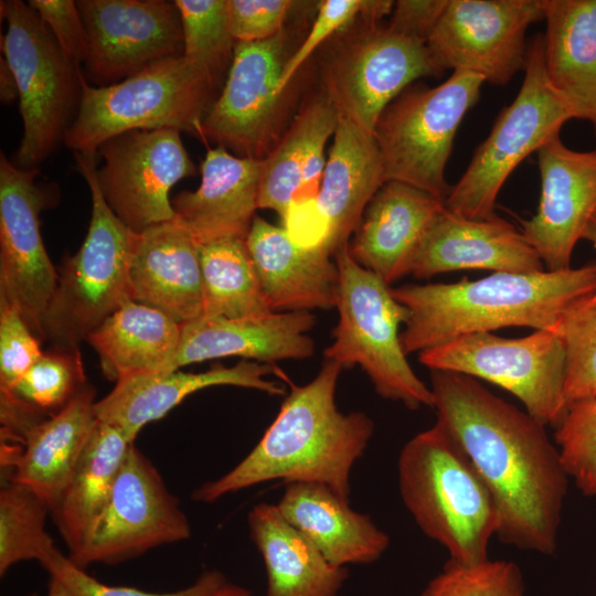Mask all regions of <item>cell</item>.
Returning a JSON list of instances; mask_svg holds the SVG:
<instances>
[{"mask_svg": "<svg viewBox=\"0 0 596 596\" xmlns=\"http://www.w3.org/2000/svg\"><path fill=\"white\" fill-rule=\"evenodd\" d=\"M483 83L476 74L455 71L435 87L408 86L384 109L374 138L386 182H403L446 201L445 168L454 139Z\"/></svg>", "mask_w": 596, "mask_h": 596, "instance_id": "9c48e42d", "label": "cell"}, {"mask_svg": "<svg viewBox=\"0 0 596 596\" xmlns=\"http://www.w3.org/2000/svg\"><path fill=\"white\" fill-rule=\"evenodd\" d=\"M96 155L74 152L92 198V215L84 242L67 258L45 311L44 339L54 348L78 344L129 298L128 272L138 233L108 206L97 182Z\"/></svg>", "mask_w": 596, "mask_h": 596, "instance_id": "52a82bcc", "label": "cell"}, {"mask_svg": "<svg viewBox=\"0 0 596 596\" xmlns=\"http://www.w3.org/2000/svg\"><path fill=\"white\" fill-rule=\"evenodd\" d=\"M295 3L290 0H227L232 36L236 42L273 38L286 26V19Z\"/></svg>", "mask_w": 596, "mask_h": 596, "instance_id": "f6af8a7d", "label": "cell"}, {"mask_svg": "<svg viewBox=\"0 0 596 596\" xmlns=\"http://www.w3.org/2000/svg\"><path fill=\"white\" fill-rule=\"evenodd\" d=\"M342 368L324 360L307 384H291L280 409L257 445L222 477L202 483L191 494L211 503L258 483L283 480L318 482L349 501L350 473L374 432L363 412L342 413L336 391Z\"/></svg>", "mask_w": 596, "mask_h": 596, "instance_id": "7a4b0ae2", "label": "cell"}, {"mask_svg": "<svg viewBox=\"0 0 596 596\" xmlns=\"http://www.w3.org/2000/svg\"><path fill=\"white\" fill-rule=\"evenodd\" d=\"M50 507L31 489L4 480L0 490V575L21 561L42 562L55 549L45 531Z\"/></svg>", "mask_w": 596, "mask_h": 596, "instance_id": "d590c367", "label": "cell"}, {"mask_svg": "<svg viewBox=\"0 0 596 596\" xmlns=\"http://www.w3.org/2000/svg\"><path fill=\"white\" fill-rule=\"evenodd\" d=\"M191 536L179 500L152 462L131 444L109 499L77 553L78 567L114 565Z\"/></svg>", "mask_w": 596, "mask_h": 596, "instance_id": "5bb4252c", "label": "cell"}, {"mask_svg": "<svg viewBox=\"0 0 596 596\" xmlns=\"http://www.w3.org/2000/svg\"><path fill=\"white\" fill-rule=\"evenodd\" d=\"M200 262L204 317L245 318L273 312L244 238L200 245Z\"/></svg>", "mask_w": 596, "mask_h": 596, "instance_id": "e575fe53", "label": "cell"}, {"mask_svg": "<svg viewBox=\"0 0 596 596\" xmlns=\"http://www.w3.org/2000/svg\"><path fill=\"white\" fill-rule=\"evenodd\" d=\"M247 523L265 564L266 596L338 595L349 576L348 570L330 564L276 504L254 505Z\"/></svg>", "mask_w": 596, "mask_h": 596, "instance_id": "4dcf8cb0", "label": "cell"}, {"mask_svg": "<svg viewBox=\"0 0 596 596\" xmlns=\"http://www.w3.org/2000/svg\"><path fill=\"white\" fill-rule=\"evenodd\" d=\"M95 390L87 386L62 411L33 426L21 441L1 446L4 480L23 485L52 511L98 423Z\"/></svg>", "mask_w": 596, "mask_h": 596, "instance_id": "484cf974", "label": "cell"}, {"mask_svg": "<svg viewBox=\"0 0 596 596\" xmlns=\"http://www.w3.org/2000/svg\"><path fill=\"white\" fill-rule=\"evenodd\" d=\"M579 305L567 315L560 331L566 350L567 407L596 397V311Z\"/></svg>", "mask_w": 596, "mask_h": 596, "instance_id": "b9f144b4", "label": "cell"}, {"mask_svg": "<svg viewBox=\"0 0 596 596\" xmlns=\"http://www.w3.org/2000/svg\"><path fill=\"white\" fill-rule=\"evenodd\" d=\"M8 23L1 49L18 84L23 131L12 161L38 168L64 141L82 97L81 67L62 52L50 29L29 3L0 2Z\"/></svg>", "mask_w": 596, "mask_h": 596, "instance_id": "ba28073f", "label": "cell"}, {"mask_svg": "<svg viewBox=\"0 0 596 596\" xmlns=\"http://www.w3.org/2000/svg\"><path fill=\"white\" fill-rule=\"evenodd\" d=\"M306 116L300 109L275 149L263 159L258 209L275 211L285 219L302 181Z\"/></svg>", "mask_w": 596, "mask_h": 596, "instance_id": "74e56055", "label": "cell"}, {"mask_svg": "<svg viewBox=\"0 0 596 596\" xmlns=\"http://www.w3.org/2000/svg\"><path fill=\"white\" fill-rule=\"evenodd\" d=\"M394 4L395 2L390 0L320 1L308 34L284 67L279 81V92L284 93L288 89L304 63L331 35L343 30L358 18L379 22L384 15L392 13Z\"/></svg>", "mask_w": 596, "mask_h": 596, "instance_id": "60d3db41", "label": "cell"}, {"mask_svg": "<svg viewBox=\"0 0 596 596\" xmlns=\"http://www.w3.org/2000/svg\"><path fill=\"white\" fill-rule=\"evenodd\" d=\"M445 202L398 181L372 198L349 242L351 257L387 285L411 274L413 259Z\"/></svg>", "mask_w": 596, "mask_h": 596, "instance_id": "7402d4cb", "label": "cell"}, {"mask_svg": "<svg viewBox=\"0 0 596 596\" xmlns=\"http://www.w3.org/2000/svg\"><path fill=\"white\" fill-rule=\"evenodd\" d=\"M42 354L41 339L20 311L0 302V391L11 390Z\"/></svg>", "mask_w": 596, "mask_h": 596, "instance_id": "ee69618b", "label": "cell"}, {"mask_svg": "<svg viewBox=\"0 0 596 596\" xmlns=\"http://www.w3.org/2000/svg\"><path fill=\"white\" fill-rule=\"evenodd\" d=\"M418 596H525L521 568L513 561L462 565L448 561Z\"/></svg>", "mask_w": 596, "mask_h": 596, "instance_id": "f35d334b", "label": "cell"}, {"mask_svg": "<svg viewBox=\"0 0 596 596\" xmlns=\"http://www.w3.org/2000/svg\"><path fill=\"white\" fill-rule=\"evenodd\" d=\"M354 22L322 62V92L340 118L374 135L384 109L413 82L443 73L425 42L377 22Z\"/></svg>", "mask_w": 596, "mask_h": 596, "instance_id": "8fae6325", "label": "cell"}, {"mask_svg": "<svg viewBox=\"0 0 596 596\" xmlns=\"http://www.w3.org/2000/svg\"><path fill=\"white\" fill-rule=\"evenodd\" d=\"M554 438L568 477L596 497V397L570 406Z\"/></svg>", "mask_w": 596, "mask_h": 596, "instance_id": "ab89813d", "label": "cell"}, {"mask_svg": "<svg viewBox=\"0 0 596 596\" xmlns=\"http://www.w3.org/2000/svg\"><path fill=\"white\" fill-rule=\"evenodd\" d=\"M595 291L596 265L561 272L493 273L476 280L392 288L408 311L400 336L406 355L504 327L560 334L567 315Z\"/></svg>", "mask_w": 596, "mask_h": 596, "instance_id": "3957f363", "label": "cell"}, {"mask_svg": "<svg viewBox=\"0 0 596 596\" xmlns=\"http://www.w3.org/2000/svg\"><path fill=\"white\" fill-rule=\"evenodd\" d=\"M30 596H36V595H35V594H33V595H30Z\"/></svg>", "mask_w": 596, "mask_h": 596, "instance_id": "9f6ffc18", "label": "cell"}, {"mask_svg": "<svg viewBox=\"0 0 596 596\" xmlns=\"http://www.w3.org/2000/svg\"><path fill=\"white\" fill-rule=\"evenodd\" d=\"M448 0H398L387 24L392 30L426 43Z\"/></svg>", "mask_w": 596, "mask_h": 596, "instance_id": "7dc6e473", "label": "cell"}, {"mask_svg": "<svg viewBox=\"0 0 596 596\" xmlns=\"http://www.w3.org/2000/svg\"><path fill=\"white\" fill-rule=\"evenodd\" d=\"M541 20L543 0H448L426 46L440 73L465 71L505 85L524 70L525 32Z\"/></svg>", "mask_w": 596, "mask_h": 596, "instance_id": "9a60e30c", "label": "cell"}, {"mask_svg": "<svg viewBox=\"0 0 596 596\" xmlns=\"http://www.w3.org/2000/svg\"><path fill=\"white\" fill-rule=\"evenodd\" d=\"M263 160L231 155L225 148L209 149L201 164V184L177 194L175 216L199 245L244 238L258 209Z\"/></svg>", "mask_w": 596, "mask_h": 596, "instance_id": "4316f807", "label": "cell"}, {"mask_svg": "<svg viewBox=\"0 0 596 596\" xmlns=\"http://www.w3.org/2000/svg\"><path fill=\"white\" fill-rule=\"evenodd\" d=\"M590 123L593 124L594 132H595V137H596V116L590 119Z\"/></svg>", "mask_w": 596, "mask_h": 596, "instance_id": "11a10c76", "label": "cell"}, {"mask_svg": "<svg viewBox=\"0 0 596 596\" xmlns=\"http://www.w3.org/2000/svg\"><path fill=\"white\" fill-rule=\"evenodd\" d=\"M40 564L50 576L58 579L73 596H213L226 578L219 571H206L190 586L168 593H152L129 586H114L99 582L76 566L58 549L51 551Z\"/></svg>", "mask_w": 596, "mask_h": 596, "instance_id": "7bdbcfd3", "label": "cell"}, {"mask_svg": "<svg viewBox=\"0 0 596 596\" xmlns=\"http://www.w3.org/2000/svg\"><path fill=\"white\" fill-rule=\"evenodd\" d=\"M418 361L432 371L461 373L507 390L545 426L556 428L567 413L566 350L556 332L535 330L522 338L466 334L418 353Z\"/></svg>", "mask_w": 596, "mask_h": 596, "instance_id": "7c38bea8", "label": "cell"}, {"mask_svg": "<svg viewBox=\"0 0 596 596\" xmlns=\"http://www.w3.org/2000/svg\"><path fill=\"white\" fill-rule=\"evenodd\" d=\"M582 238L588 241L596 248V211L592 215Z\"/></svg>", "mask_w": 596, "mask_h": 596, "instance_id": "f5cc1de1", "label": "cell"}, {"mask_svg": "<svg viewBox=\"0 0 596 596\" xmlns=\"http://www.w3.org/2000/svg\"><path fill=\"white\" fill-rule=\"evenodd\" d=\"M579 306L585 310L596 311V291L583 300Z\"/></svg>", "mask_w": 596, "mask_h": 596, "instance_id": "db71d44e", "label": "cell"}, {"mask_svg": "<svg viewBox=\"0 0 596 596\" xmlns=\"http://www.w3.org/2000/svg\"><path fill=\"white\" fill-rule=\"evenodd\" d=\"M246 245L273 312L337 307L339 270L324 246L296 244L281 226L255 216Z\"/></svg>", "mask_w": 596, "mask_h": 596, "instance_id": "d4e9b609", "label": "cell"}, {"mask_svg": "<svg viewBox=\"0 0 596 596\" xmlns=\"http://www.w3.org/2000/svg\"><path fill=\"white\" fill-rule=\"evenodd\" d=\"M0 98L2 103L19 98L15 76L3 56L0 60Z\"/></svg>", "mask_w": 596, "mask_h": 596, "instance_id": "681fc988", "label": "cell"}, {"mask_svg": "<svg viewBox=\"0 0 596 596\" xmlns=\"http://www.w3.org/2000/svg\"><path fill=\"white\" fill-rule=\"evenodd\" d=\"M87 386L78 349L54 348L9 391H0L1 429L24 434L66 407Z\"/></svg>", "mask_w": 596, "mask_h": 596, "instance_id": "836d02e7", "label": "cell"}, {"mask_svg": "<svg viewBox=\"0 0 596 596\" xmlns=\"http://www.w3.org/2000/svg\"><path fill=\"white\" fill-rule=\"evenodd\" d=\"M574 119L551 87L543 53V35L526 51L524 78L514 100L498 116L487 139L458 182L450 188L446 210L455 215L490 220L497 216V196L513 170Z\"/></svg>", "mask_w": 596, "mask_h": 596, "instance_id": "30bf717a", "label": "cell"}, {"mask_svg": "<svg viewBox=\"0 0 596 596\" xmlns=\"http://www.w3.org/2000/svg\"><path fill=\"white\" fill-rule=\"evenodd\" d=\"M284 518L337 566L370 564L390 545L389 535L349 501L318 482L287 483L276 504Z\"/></svg>", "mask_w": 596, "mask_h": 596, "instance_id": "83f0119b", "label": "cell"}, {"mask_svg": "<svg viewBox=\"0 0 596 596\" xmlns=\"http://www.w3.org/2000/svg\"><path fill=\"white\" fill-rule=\"evenodd\" d=\"M39 168L22 169L0 156V302L14 306L31 330L44 340L43 318L58 273L40 230L49 200L35 179Z\"/></svg>", "mask_w": 596, "mask_h": 596, "instance_id": "e0dca14e", "label": "cell"}, {"mask_svg": "<svg viewBox=\"0 0 596 596\" xmlns=\"http://www.w3.org/2000/svg\"><path fill=\"white\" fill-rule=\"evenodd\" d=\"M316 326L310 311L270 312L245 318L200 317L181 324L178 350L161 372L224 356L260 363L305 360L316 351L308 332Z\"/></svg>", "mask_w": 596, "mask_h": 596, "instance_id": "ffe728a7", "label": "cell"}, {"mask_svg": "<svg viewBox=\"0 0 596 596\" xmlns=\"http://www.w3.org/2000/svg\"><path fill=\"white\" fill-rule=\"evenodd\" d=\"M134 444L118 427L99 422L51 511L54 523L74 555L103 512L124 458Z\"/></svg>", "mask_w": 596, "mask_h": 596, "instance_id": "d6a6232c", "label": "cell"}, {"mask_svg": "<svg viewBox=\"0 0 596 596\" xmlns=\"http://www.w3.org/2000/svg\"><path fill=\"white\" fill-rule=\"evenodd\" d=\"M400 493L419 529L440 544L449 561H487L499 526L494 501L459 444L440 425L411 438L398 464Z\"/></svg>", "mask_w": 596, "mask_h": 596, "instance_id": "277c9868", "label": "cell"}, {"mask_svg": "<svg viewBox=\"0 0 596 596\" xmlns=\"http://www.w3.org/2000/svg\"><path fill=\"white\" fill-rule=\"evenodd\" d=\"M183 29V57L220 86L233 61L227 0H175Z\"/></svg>", "mask_w": 596, "mask_h": 596, "instance_id": "8d00e7d4", "label": "cell"}, {"mask_svg": "<svg viewBox=\"0 0 596 596\" xmlns=\"http://www.w3.org/2000/svg\"><path fill=\"white\" fill-rule=\"evenodd\" d=\"M181 339V323L164 312L127 298L87 338L104 375L118 382L163 371Z\"/></svg>", "mask_w": 596, "mask_h": 596, "instance_id": "1f68e13d", "label": "cell"}, {"mask_svg": "<svg viewBox=\"0 0 596 596\" xmlns=\"http://www.w3.org/2000/svg\"><path fill=\"white\" fill-rule=\"evenodd\" d=\"M536 153L541 198L536 213L523 222L522 234L545 270H566L596 211V149L572 150L556 135Z\"/></svg>", "mask_w": 596, "mask_h": 596, "instance_id": "d6986e66", "label": "cell"}, {"mask_svg": "<svg viewBox=\"0 0 596 596\" xmlns=\"http://www.w3.org/2000/svg\"><path fill=\"white\" fill-rule=\"evenodd\" d=\"M128 295L181 324L203 316L200 245L177 216L138 233Z\"/></svg>", "mask_w": 596, "mask_h": 596, "instance_id": "603a6c76", "label": "cell"}, {"mask_svg": "<svg viewBox=\"0 0 596 596\" xmlns=\"http://www.w3.org/2000/svg\"><path fill=\"white\" fill-rule=\"evenodd\" d=\"M213 596H252V592L246 587L227 582Z\"/></svg>", "mask_w": 596, "mask_h": 596, "instance_id": "f907efd6", "label": "cell"}, {"mask_svg": "<svg viewBox=\"0 0 596 596\" xmlns=\"http://www.w3.org/2000/svg\"><path fill=\"white\" fill-rule=\"evenodd\" d=\"M46 596H73V595L58 579L51 576Z\"/></svg>", "mask_w": 596, "mask_h": 596, "instance_id": "816d5d0a", "label": "cell"}, {"mask_svg": "<svg viewBox=\"0 0 596 596\" xmlns=\"http://www.w3.org/2000/svg\"><path fill=\"white\" fill-rule=\"evenodd\" d=\"M283 225L289 237L299 246L326 247L329 224L316 199L290 204Z\"/></svg>", "mask_w": 596, "mask_h": 596, "instance_id": "c3c4849f", "label": "cell"}, {"mask_svg": "<svg viewBox=\"0 0 596 596\" xmlns=\"http://www.w3.org/2000/svg\"><path fill=\"white\" fill-rule=\"evenodd\" d=\"M175 129L130 130L104 141L97 182L108 206L132 232L173 220L169 192L196 168Z\"/></svg>", "mask_w": 596, "mask_h": 596, "instance_id": "2e32d148", "label": "cell"}, {"mask_svg": "<svg viewBox=\"0 0 596 596\" xmlns=\"http://www.w3.org/2000/svg\"><path fill=\"white\" fill-rule=\"evenodd\" d=\"M28 3L50 29L63 54L79 67L85 64L88 40L76 1L30 0Z\"/></svg>", "mask_w": 596, "mask_h": 596, "instance_id": "bcb514c9", "label": "cell"}, {"mask_svg": "<svg viewBox=\"0 0 596 596\" xmlns=\"http://www.w3.org/2000/svg\"><path fill=\"white\" fill-rule=\"evenodd\" d=\"M216 83L183 55L158 61L113 85L82 78L77 114L64 143L96 155L107 139L130 130L175 129L202 138V123L215 102Z\"/></svg>", "mask_w": 596, "mask_h": 596, "instance_id": "5b68a950", "label": "cell"}, {"mask_svg": "<svg viewBox=\"0 0 596 596\" xmlns=\"http://www.w3.org/2000/svg\"><path fill=\"white\" fill-rule=\"evenodd\" d=\"M544 67L574 118L596 116V0H543Z\"/></svg>", "mask_w": 596, "mask_h": 596, "instance_id": "f546056e", "label": "cell"}, {"mask_svg": "<svg viewBox=\"0 0 596 596\" xmlns=\"http://www.w3.org/2000/svg\"><path fill=\"white\" fill-rule=\"evenodd\" d=\"M333 258L339 270V319L324 360L342 369L359 365L383 398L414 411L434 407L430 387L413 371L401 343L400 326L407 321V309L390 285L351 257L349 244Z\"/></svg>", "mask_w": 596, "mask_h": 596, "instance_id": "8992f818", "label": "cell"}, {"mask_svg": "<svg viewBox=\"0 0 596 596\" xmlns=\"http://www.w3.org/2000/svg\"><path fill=\"white\" fill-rule=\"evenodd\" d=\"M275 372L272 364L244 360L230 368L214 366L200 373L175 370L134 375L116 382L104 398L96 401L95 413L99 422L118 427L134 441L145 425L206 387L232 385L283 395L285 386L267 379Z\"/></svg>", "mask_w": 596, "mask_h": 596, "instance_id": "44dd1931", "label": "cell"}, {"mask_svg": "<svg viewBox=\"0 0 596 596\" xmlns=\"http://www.w3.org/2000/svg\"><path fill=\"white\" fill-rule=\"evenodd\" d=\"M430 382L436 423L462 448L494 501L496 535L553 555L570 477L545 425L469 375L433 370Z\"/></svg>", "mask_w": 596, "mask_h": 596, "instance_id": "6da1fadb", "label": "cell"}, {"mask_svg": "<svg viewBox=\"0 0 596 596\" xmlns=\"http://www.w3.org/2000/svg\"><path fill=\"white\" fill-rule=\"evenodd\" d=\"M285 26L270 39L237 41L225 84L202 123V140L242 158L265 159L278 145L288 109L279 92L284 67L294 53Z\"/></svg>", "mask_w": 596, "mask_h": 596, "instance_id": "4fadbf2b", "label": "cell"}, {"mask_svg": "<svg viewBox=\"0 0 596 596\" xmlns=\"http://www.w3.org/2000/svg\"><path fill=\"white\" fill-rule=\"evenodd\" d=\"M465 269L529 274L545 267L522 232L508 221L498 215L490 220L466 219L445 209L425 235L411 275L429 278Z\"/></svg>", "mask_w": 596, "mask_h": 596, "instance_id": "cb8c5ba5", "label": "cell"}, {"mask_svg": "<svg viewBox=\"0 0 596 596\" xmlns=\"http://www.w3.org/2000/svg\"><path fill=\"white\" fill-rule=\"evenodd\" d=\"M87 40V77L94 86L119 83L145 67L183 53L174 1L78 0Z\"/></svg>", "mask_w": 596, "mask_h": 596, "instance_id": "ac0fdd59", "label": "cell"}, {"mask_svg": "<svg viewBox=\"0 0 596 596\" xmlns=\"http://www.w3.org/2000/svg\"><path fill=\"white\" fill-rule=\"evenodd\" d=\"M385 182L374 135L339 117L316 199L329 224L326 247L332 255L349 244L368 204Z\"/></svg>", "mask_w": 596, "mask_h": 596, "instance_id": "f1b7e54d", "label": "cell"}]
</instances>
